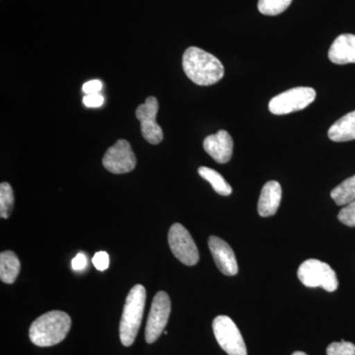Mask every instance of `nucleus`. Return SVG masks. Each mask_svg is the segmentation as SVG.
Segmentation results:
<instances>
[{"label": "nucleus", "mask_w": 355, "mask_h": 355, "mask_svg": "<svg viewBox=\"0 0 355 355\" xmlns=\"http://www.w3.org/2000/svg\"><path fill=\"white\" fill-rule=\"evenodd\" d=\"M338 220L342 222L345 225L349 227H354L355 226V200L345 205L340 209L338 216Z\"/></svg>", "instance_id": "4be33fe9"}, {"label": "nucleus", "mask_w": 355, "mask_h": 355, "mask_svg": "<svg viewBox=\"0 0 355 355\" xmlns=\"http://www.w3.org/2000/svg\"><path fill=\"white\" fill-rule=\"evenodd\" d=\"M14 205V193L10 184L3 182L0 184V216L8 218L12 212Z\"/></svg>", "instance_id": "6ab92c4d"}, {"label": "nucleus", "mask_w": 355, "mask_h": 355, "mask_svg": "<svg viewBox=\"0 0 355 355\" xmlns=\"http://www.w3.org/2000/svg\"><path fill=\"white\" fill-rule=\"evenodd\" d=\"M329 139L334 142H345L355 139V111L336 121L328 132Z\"/></svg>", "instance_id": "2eb2a0df"}, {"label": "nucleus", "mask_w": 355, "mask_h": 355, "mask_svg": "<svg viewBox=\"0 0 355 355\" xmlns=\"http://www.w3.org/2000/svg\"><path fill=\"white\" fill-rule=\"evenodd\" d=\"M20 261L12 251L0 254V279L4 284H12L20 272Z\"/></svg>", "instance_id": "dca6fc26"}, {"label": "nucleus", "mask_w": 355, "mask_h": 355, "mask_svg": "<svg viewBox=\"0 0 355 355\" xmlns=\"http://www.w3.org/2000/svg\"><path fill=\"white\" fill-rule=\"evenodd\" d=\"M168 242L172 253L186 266H195L200 260V253L193 238L182 224H173L168 234Z\"/></svg>", "instance_id": "0eeeda50"}, {"label": "nucleus", "mask_w": 355, "mask_h": 355, "mask_svg": "<svg viewBox=\"0 0 355 355\" xmlns=\"http://www.w3.org/2000/svg\"><path fill=\"white\" fill-rule=\"evenodd\" d=\"M218 345L228 355H247V347L239 329L228 316H217L212 323Z\"/></svg>", "instance_id": "423d86ee"}, {"label": "nucleus", "mask_w": 355, "mask_h": 355, "mask_svg": "<svg viewBox=\"0 0 355 355\" xmlns=\"http://www.w3.org/2000/svg\"><path fill=\"white\" fill-rule=\"evenodd\" d=\"M327 355H355V345L352 343H333L327 349Z\"/></svg>", "instance_id": "412c9836"}, {"label": "nucleus", "mask_w": 355, "mask_h": 355, "mask_svg": "<svg viewBox=\"0 0 355 355\" xmlns=\"http://www.w3.org/2000/svg\"><path fill=\"white\" fill-rule=\"evenodd\" d=\"M209 247L217 268L223 275L233 277L238 273V263L234 252L227 243L216 236H210Z\"/></svg>", "instance_id": "f8f14e48"}, {"label": "nucleus", "mask_w": 355, "mask_h": 355, "mask_svg": "<svg viewBox=\"0 0 355 355\" xmlns=\"http://www.w3.org/2000/svg\"><path fill=\"white\" fill-rule=\"evenodd\" d=\"M102 162L105 169L109 172L113 174H125L135 169L137 157L128 141L120 139L106 151Z\"/></svg>", "instance_id": "1a4fd4ad"}, {"label": "nucleus", "mask_w": 355, "mask_h": 355, "mask_svg": "<svg viewBox=\"0 0 355 355\" xmlns=\"http://www.w3.org/2000/svg\"><path fill=\"white\" fill-rule=\"evenodd\" d=\"M71 266L72 268H73L74 270H77V272L84 270L86 266H87V259H86L85 254L83 253L77 254L76 258L72 260Z\"/></svg>", "instance_id": "a878e982"}, {"label": "nucleus", "mask_w": 355, "mask_h": 355, "mask_svg": "<svg viewBox=\"0 0 355 355\" xmlns=\"http://www.w3.org/2000/svg\"><path fill=\"white\" fill-rule=\"evenodd\" d=\"M203 148L219 164H225L232 157L234 142L226 130H219L203 140Z\"/></svg>", "instance_id": "9b49d317"}, {"label": "nucleus", "mask_w": 355, "mask_h": 355, "mask_svg": "<svg viewBox=\"0 0 355 355\" xmlns=\"http://www.w3.org/2000/svg\"><path fill=\"white\" fill-rule=\"evenodd\" d=\"M71 328V319L62 311H51L30 327L29 336L37 347H48L62 343Z\"/></svg>", "instance_id": "f03ea898"}, {"label": "nucleus", "mask_w": 355, "mask_h": 355, "mask_svg": "<svg viewBox=\"0 0 355 355\" xmlns=\"http://www.w3.org/2000/svg\"><path fill=\"white\" fill-rule=\"evenodd\" d=\"M103 84L100 80H91L84 84L83 90L86 95L98 94L102 90Z\"/></svg>", "instance_id": "393cba45"}, {"label": "nucleus", "mask_w": 355, "mask_h": 355, "mask_svg": "<svg viewBox=\"0 0 355 355\" xmlns=\"http://www.w3.org/2000/svg\"><path fill=\"white\" fill-rule=\"evenodd\" d=\"M331 197L338 205H347L355 200V175L336 187Z\"/></svg>", "instance_id": "a211bd4d"}, {"label": "nucleus", "mask_w": 355, "mask_h": 355, "mask_svg": "<svg viewBox=\"0 0 355 355\" xmlns=\"http://www.w3.org/2000/svg\"><path fill=\"white\" fill-rule=\"evenodd\" d=\"M329 58L335 64H355V35H340L331 44Z\"/></svg>", "instance_id": "ddd939ff"}, {"label": "nucleus", "mask_w": 355, "mask_h": 355, "mask_svg": "<svg viewBox=\"0 0 355 355\" xmlns=\"http://www.w3.org/2000/svg\"><path fill=\"white\" fill-rule=\"evenodd\" d=\"M292 355H308V354H306L305 352H295Z\"/></svg>", "instance_id": "bb28decb"}, {"label": "nucleus", "mask_w": 355, "mask_h": 355, "mask_svg": "<svg viewBox=\"0 0 355 355\" xmlns=\"http://www.w3.org/2000/svg\"><path fill=\"white\" fill-rule=\"evenodd\" d=\"M93 265L100 272H104L109 268V254L106 252H98L92 259Z\"/></svg>", "instance_id": "5701e85b"}, {"label": "nucleus", "mask_w": 355, "mask_h": 355, "mask_svg": "<svg viewBox=\"0 0 355 355\" xmlns=\"http://www.w3.org/2000/svg\"><path fill=\"white\" fill-rule=\"evenodd\" d=\"M159 109L158 100L153 96L147 98L146 103L137 109V119L144 139L150 144H159L163 140V130L156 121Z\"/></svg>", "instance_id": "9d476101"}, {"label": "nucleus", "mask_w": 355, "mask_h": 355, "mask_svg": "<svg viewBox=\"0 0 355 355\" xmlns=\"http://www.w3.org/2000/svg\"><path fill=\"white\" fill-rule=\"evenodd\" d=\"M316 99V91L311 87H295L273 97L268 109L273 114H287L307 108Z\"/></svg>", "instance_id": "39448f33"}, {"label": "nucleus", "mask_w": 355, "mask_h": 355, "mask_svg": "<svg viewBox=\"0 0 355 355\" xmlns=\"http://www.w3.org/2000/svg\"><path fill=\"white\" fill-rule=\"evenodd\" d=\"M183 69L186 76L200 86L214 85L223 78L225 72L218 58L197 46L184 51Z\"/></svg>", "instance_id": "f257e3e1"}, {"label": "nucleus", "mask_w": 355, "mask_h": 355, "mask_svg": "<svg viewBox=\"0 0 355 355\" xmlns=\"http://www.w3.org/2000/svg\"><path fill=\"white\" fill-rule=\"evenodd\" d=\"M292 0H259L258 8L261 14L268 16H275L284 12Z\"/></svg>", "instance_id": "aec40b11"}, {"label": "nucleus", "mask_w": 355, "mask_h": 355, "mask_svg": "<svg viewBox=\"0 0 355 355\" xmlns=\"http://www.w3.org/2000/svg\"><path fill=\"white\" fill-rule=\"evenodd\" d=\"M146 302V291L141 284H137L128 292L120 324L121 342L130 347L137 338L144 318Z\"/></svg>", "instance_id": "7ed1b4c3"}, {"label": "nucleus", "mask_w": 355, "mask_h": 355, "mask_svg": "<svg viewBox=\"0 0 355 355\" xmlns=\"http://www.w3.org/2000/svg\"><path fill=\"white\" fill-rule=\"evenodd\" d=\"M282 190L279 182L270 181L263 187L258 202V211L261 217L275 216L282 202Z\"/></svg>", "instance_id": "4468645a"}, {"label": "nucleus", "mask_w": 355, "mask_h": 355, "mask_svg": "<svg viewBox=\"0 0 355 355\" xmlns=\"http://www.w3.org/2000/svg\"><path fill=\"white\" fill-rule=\"evenodd\" d=\"M83 104L88 108H99L104 104V97L102 95L98 94H89L84 96Z\"/></svg>", "instance_id": "b1692460"}, {"label": "nucleus", "mask_w": 355, "mask_h": 355, "mask_svg": "<svg viewBox=\"0 0 355 355\" xmlns=\"http://www.w3.org/2000/svg\"><path fill=\"white\" fill-rule=\"evenodd\" d=\"M298 279L307 287H322L326 291L338 289L336 273L328 263L316 259L305 261L298 268Z\"/></svg>", "instance_id": "20e7f679"}, {"label": "nucleus", "mask_w": 355, "mask_h": 355, "mask_svg": "<svg viewBox=\"0 0 355 355\" xmlns=\"http://www.w3.org/2000/svg\"><path fill=\"white\" fill-rule=\"evenodd\" d=\"M171 314V300L165 291L154 296L146 328V343H153L162 335Z\"/></svg>", "instance_id": "6e6552de"}, {"label": "nucleus", "mask_w": 355, "mask_h": 355, "mask_svg": "<svg viewBox=\"0 0 355 355\" xmlns=\"http://www.w3.org/2000/svg\"><path fill=\"white\" fill-rule=\"evenodd\" d=\"M198 174L211 184L214 190L219 195L227 197L232 193V188L226 180L216 170L209 167L198 168Z\"/></svg>", "instance_id": "f3484780"}]
</instances>
